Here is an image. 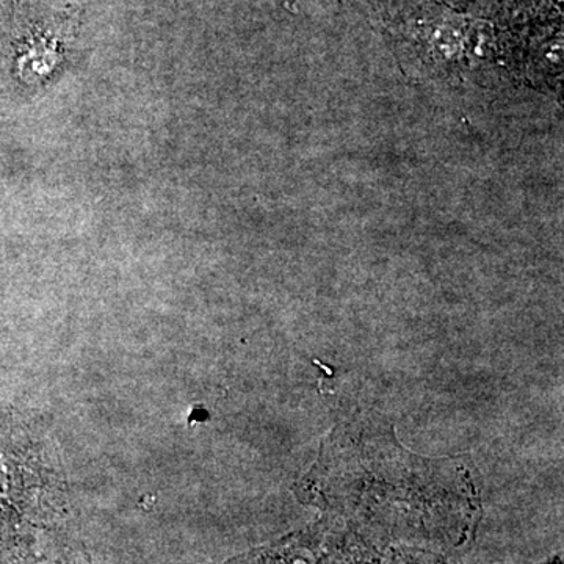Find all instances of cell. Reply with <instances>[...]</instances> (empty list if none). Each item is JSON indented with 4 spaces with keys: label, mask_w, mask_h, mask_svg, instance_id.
I'll return each mask as SVG.
<instances>
[{
    "label": "cell",
    "mask_w": 564,
    "mask_h": 564,
    "mask_svg": "<svg viewBox=\"0 0 564 564\" xmlns=\"http://www.w3.org/2000/svg\"><path fill=\"white\" fill-rule=\"evenodd\" d=\"M55 63H57V51L52 46L51 41L29 40L18 54L17 69L25 82L43 80L55 68Z\"/></svg>",
    "instance_id": "1"
}]
</instances>
